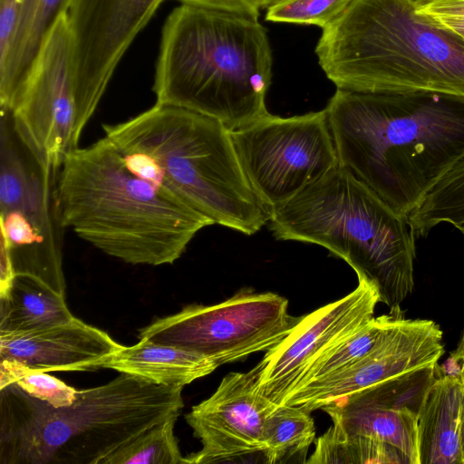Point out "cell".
<instances>
[{
	"label": "cell",
	"mask_w": 464,
	"mask_h": 464,
	"mask_svg": "<svg viewBox=\"0 0 464 464\" xmlns=\"http://www.w3.org/2000/svg\"><path fill=\"white\" fill-rule=\"evenodd\" d=\"M338 165L409 216L464 151V101L337 89L325 108Z\"/></svg>",
	"instance_id": "obj_1"
},
{
	"label": "cell",
	"mask_w": 464,
	"mask_h": 464,
	"mask_svg": "<svg viewBox=\"0 0 464 464\" xmlns=\"http://www.w3.org/2000/svg\"><path fill=\"white\" fill-rule=\"evenodd\" d=\"M63 227L131 265H170L213 222L126 165L103 137L64 159L58 177Z\"/></svg>",
	"instance_id": "obj_2"
},
{
	"label": "cell",
	"mask_w": 464,
	"mask_h": 464,
	"mask_svg": "<svg viewBox=\"0 0 464 464\" xmlns=\"http://www.w3.org/2000/svg\"><path fill=\"white\" fill-rule=\"evenodd\" d=\"M272 52L256 16L182 4L161 33L156 103L181 107L230 131L267 114Z\"/></svg>",
	"instance_id": "obj_3"
},
{
	"label": "cell",
	"mask_w": 464,
	"mask_h": 464,
	"mask_svg": "<svg viewBox=\"0 0 464 464\" xmlns=\"http://www.w3.org/2000/svg\"><path fill=\"white\" fill-rule=\"evenodd\" d=\"M129 169L218 224L246 235L270 219L252 188L230 130L219 121L158 104L130 120L103 124Z\"/></svg>",
	"instance_id": "obj_4"
},
{
	"label": "cell",
	"mask_w": 464,
	"mask_h": 464,
	"mask_svg": "<svg viewBox=\"0 0 464 464\" xmlns=\"http://www.w3.org/2000/svg\"><path fill=\"white\" fill-rule=\"evenodd\" d=\"M315 53L340 90L464 101V41L407 0H353Z\"/></svg>",
	"instance_id": "obj_5"
},
{
	"label": "cell",
	"mask_w": 464,
	"mask_h": 464,
	"mask_svg": "<svg viewBox=\"0 0 464 464\" xmlns=\"http://www.w3.org/2000/svg\"><path fill=\"white\" fill-rule=\"evenodd\" d=\"M183 387L121 373L55 408L6 386L0 389V463L103 464L144 430L179 415Z\"/></svg>",
	"instance_id": "obj_6"
},
{
	"label": "cell",
	"mask_w": 464,
	"mask_h": 464,
	"mask_svg": "<svg viewBox=\"0 0 464 464\" xmlns=\"http://www.w3.org/2000/svg\"><path fill=\"white\" fill-rule=\"evenodd\" d=\"M268 222L276 239L319 245L344 260L390 309L413 291L415 235L408 216L346 168L338 165L272 208Z\"/></svg>",
	"instance_id": "obj_7"
},
{
	"label": "cell",
	"mask_w": 464,
	"mask_h": 464,
	"mask_svg": "<svg viewBox=\"0 0 464 464\" xmlns=\"http://www.w3.org/2000/svg\"><path fill=\"white\" fill-rule=\"evenodd\" d=\"M59 171L24 140L12 113L1 110V238L16 274L35 276L65 295Z\"/></svg>",
	"instance_id": "obj_8"
},
{
	"label": "cell",
	"mask_w": 464,
	"mask_h": 464,
	"mask_svg": "<svg viewBox=\"0 0 464 464\" xmlns=\"http://www.w3.org/2000/svg\"><path fill=\"white\" fill-rule=\"evenodd\" d=\"M300 317L289 314L288 300L278 294L245 287L223 302L189 304L159 318L141 328L139 338L199 353L220 366L267 352Z\"/></svg>",
	"instance_id": "obj_9"
},
{
	"label": "cell",
	"mask_w": 464,
	"mask_h": 464,
	"mask_svg": "<svg viewBox=\"0 0 464 464\" xmlns=\"http://www.w3.org/2000/svg\"><path fill=\"white\" fill-rule=\"evenodd\" d=\"M230 134L252 188L270 208L338 166L325 109L287 118L267 113Z\"/></svg>",
	"instance_id": "obj_10"
},
{
	"label": "cell",
	"mask_w": 464,
	"mask_h": 464,
	"mask_svg": "<svg viewBox=\"0 0 464 464\" xmlns=\"http://www.w3.org/2000/svg\"><path fill=\"white\" fill-rule=\"evenodd\" d=\"M9 111L18 131L50 166L60 169L91 120L79 99L74 42L65 10L49 30Z\"/></svg>",
	"instance_id": "obj_11"
},
{
	"label": "cell",
	"mask_w": 464,
	"mask_h": 464,
	"mask_svg": "<svg viewBox=\"0 0 464 464\" xmlns=\"http://www.w3.org/2000/svg\"><path fill=\"white\" fill-rule=\"evenodd\" d=\"M378 303L377 289L358 280L356 288L345 296L301 316L290 333L250 370L258 392L278 405L321 357L374 316Z\"/></svg>",
	"instance_id": "obj_12"
},
{
	"label": "cell",
	"mask_w": 464,
	"mask_h": 464,
	"mask_svg": "<svg viewBox=\"0 0 464 464\" xmlns=\"http://www.w3.org/2000/svg\"><path fill=\"white\" fill-rule=\"evenodd\" d=\"M164 0H68L75 76L85 110L95 112L136 36Z\"/></svg>",
	"instance_id": "obj_13"
},
{
	"label": "cell",
	"mask_w": 464,
	"mask_h": 464,
	"mask_svg": "<svg viewBox=\"0 0 464 464\" xmlns=\"http://www.w3.org/2000/svg\"><path fill=\"white\" fill-rule=\"evenodd\" d=\"M274 407L258 392L251 371L225 375L214 393L185 416L202 447L183 457L182 464L252 462L257 455L264 462L265 423Z\"/></svg>",
	"instance_id": "obj_14"
},
{
	"label": "cell",
	"mask_w": 464,
	"mask_h": 464,
	"mask_svg": "<svg viewBox=\"0 0 464 464\" xmlns=\"http://www.w3.org/2000/svg\"><path fill=\"white\" fill-rule=\"evenodd\" d=\"M443 333L429 319L401 315L362 361L322 382L294 392L277 406L312 412L390 379L438 365L444 353Z\"/></svg>",
	"instance_id": "obj_15"
},
{
	"label": "cell",
	"mask_w": 464,
	"mask_h": 464,
	"mask_svg": "<svg viewBox=\"0 0 464 464\" xmlns=\"http://www.w3.org/2000/svg\"><path fill=\"white\" fill-rule=\"evenodd\" d=\"M121 346L106 332L75 316L44 329L0 333V359L18 361L47 372L100 368Z\"/></svg>",
	"instance_id": "obj_16"
},
{
	"label": "cell",
	"mask_w": 464,
	"mask_h": 464,
	"mask_svg": "<svg viewBox=\"0 0 464 464\" xmlns=\"http://www.w3.org/2000/svg\"><path fill=\"white\" fill-rule=\"evenodd\" d=\"M464 374L444 372L430 386L418 413L420 464H462L459 426Z\"/></svg>",
	"instance_id": "obj_17"
},
{
	"label": "cell",
	"mask_w": 464,
	"mask_h": 464,
	"mask_svg": "<svg viewBox=\"0 0 464 464\" xmlns=\"http://www.w3.org/2000/svg\"><path fill=\"white\" fill-rule=\"evenodd\" d=\"M218 367L199 353L147 339H140L131 346L122 345L100 366L166 386H185Z\"/></svg>",
	"instance_id": "obj_18"
},
{
	"label": "cell",
	"mask_w": 464,
	"mask_h": 464,
	"mask_svg": "<svg viewBox=\"0 0 464 464\" xmlns=\"http://www.w3.org/2000/svg\"><path fill=\"white\" fill-rule=\"evenodd\" d=\"M332 419V427L347 436L384 441L401 451L411 464H420L418 411L387 408L343 399L321 408Z\"/></svg>",
	"instance_id": "obj_19"
},
{
	"label": "cell",
	"mask_w": 464,
	"mask_h": 464,
	"mask_svg": "<svg viewBox=\"0 0 464 464\" xmlns=\"http://www.w3.org/2000/svg\"><path fill=\"white\" fill-rule=\"evenodd\" d=\"M73 317L65 295L30 275L16 274L8 294L0 298V333L44 329Z\"/></svg>",
	"instance_id": "obj_20"
},
{
	"label": "cell",
	"mask_w": 464,
	"mask_h": 464,
	"mask_svg": "<svg viewBox=\"0 0 464 464\" xmlns=\"http://www.w3.org/2000/svg\"><path fill=\"white\" fill-rule=\"evenodd\" d=\"M68 0H28L5 62L0 64V105L9 111L16 93Z\"/></svg>",
	"instance_id": "obj_21"
},
{
	"label": "cell",
	"mask_w": 464,
	"mask_h": 464,
	"mask_svg": "<svg viewBox=\"0 0 464 464\" xmlns=\"http://www.w3.org/2000/svg\"><path fill=\"white\" fill-rule=\"evenodd\" d=\"M408 218L415 237H426L441 223L464 236V151L441 172Z\"/></svg>",
	"instance_id": "obj_22"
},
{
	"label": "cell",
	"mask_w": 464,
	"mask_h": 464,
	"mask_svg": "<svg viewBox=\"0 0 464 464\" xmlns=\"http://www.w3.org/2000/svg\"><path fill=\"white\" fill-rule=\"evenodd\" d=\"M315 440V425L310 412L275 405L265 423L263 453L266 464L306 463Z\"/></svg>",
	"instance_id": "obj_23"
},
{
	"label": "cell",
	"mask_w": 464,
	"mask_h": 464,
	"mask_svg": "<svg viewBox=\"0 0 464 464\" xmlns=\"http://www.w3.org/2000/svg\"><path fill=\"white\" fill-rule=\"evenodd\" d=\"M401 315L403 313L400 307L390 309L388 314L373 316L358 331L337 343L321 357L291 393L322 382L362 361L380 343Z\"/></svg>",
	"instance_id": "obj_24"
},
{
	"label": "cell",
	"mask_w": 464,
	"mask_h": 464,
	"mask_svg": "<svg viewBox=\"0 0 464 464\" xmlns=\"http://www.w3.org/2000/svg\"><path fill=\"white\" fill-rule=\"evenodd\" d=\"M310 464H411L395 447L377 439L347 436L332 426L316 440Z\"/></svg>",
	"instance_id": "obj_25"
},
{
	"label": "cell",
	"mask_w": 464,
	"mask_h": 464,
	"mask_svg": "<svg viewBox=\"0 0 464 464\" xmlns=\"http://www.w3.org/2000/svg\"><path fill=\"white\" fill-rule=\"evenodd\" d=\"M179 415L144 430L105 459L103 464H182L183 456L174 433Z\"/></svg>",
	"instance_id": "obj_26"
},
{
	"label": "cell",
	"mask_w": 464,
	"mask_h": 464,
	"mask_svg": "<svg viewBox=\"0 0 464 464\" xmlns=\"http://www.w3.org/2000/svg\"><path fill=\"white\" fill-rule=\"evenodd\" d=\"M14 385L31 397L55 408L71 405L78 390L58 378L18 361L0 359V389Z\"/></svg>",
	"instance_id": "obj_27"
},
{
	"label": "cell",
	"mask_w": 464,
	"mask_h": 464,
	"mask_svg": "<svg viewBox=\"0 0 464 464\" xmlns=\"http://www.w3.org/2000/svg\"><path fill=\"white\" fill-rule=\"evenodd\" d=\"M353 0H275L266 20L275 23L314 24L323 29L334 22Z\"/></svg>",
	"instance_id": "obj_28"
},
{
	"label": "cell",
	"mask_w": 464,
	"mask_h": 464,
	"mask_svg": "<svg viewBox=\"0 0 464 464\" xmlns=\"http://www.w3.org/2000/svg\"><path fill=\"white\" fill-rule=\"evenodd\" d=\"M415 10L464 41V0H418Z\"/></svg>",
	"instance_id": "obj_29"
},
{
	"label": "cell",
	"mask_w": 464,
	"mask_h": 464,
	"mask_svg": "<svg viewBox=\"0 0 464 464\" xmlns=\"http://www.w3.org/2000/svg\"><path fill=\"white\" fill-rule=\"evenodd\" d=\"M28 0H0V64L9 54Z\"/></svg>",
	"instance_id": "obj_30"
},
{
	"label": "cell",
	"mask_w": 464,
	"mask_h": 464,
	"mask_svg": "<svg viewBox=\"0 0 464 464\" xmlns=\"http://www.w3.org/2000/svg\"><path fill=\"white\" fill-rule=\"evenodd\" d=\"M182 4L201 5L223 11L258 17L262 8L269 6L275 0H177Z\"/></svg>",
	"instance_id": "obj_31"
},
{
	"label": "cell",
	"mask_w": 464,
	"mask_h": 464,
	"mask_svg": "<svg viewBox=\"0 0 464 464\" xmlns=\"http://www.w3.org/2000/svg\"><path fill=\"white\" fill-rule=\"evenodd\" d=\"M15 276L9 247L6 242L1 238L0 298L8 294Z\"/></svg>",
	"instance_id": "obj_32"
},
{
	"label": "cell",
	"mask_w": 464,
	"mask_h": 464,
	"mask_svg": "<svg viewBox=\"0 0 464 464\" xmlns=\"http://www.w3.org/2000/svg\"><path fill=\"white\" fill-rule=\"evenodd\" d=\"M450 360L454 369L464 374V328L459 343L451 353Z\"/></svg>",
	"instance_id": "obj_33"
},
{
	"label": "cell",
	"mask_w": 464,
	"mask_h": 464,
	"mask_svg": "<svg viewBox=\"0 0 464 464\" xmlns=\"http://www.w3.org/2000/svg\"><path fill=\"white\" fill-rule=\"evenodd\" d=\"M459 443H460L462 464H464V384H463L461 411H460Z\"/></svg>",
	"instance_id": "obj_34"
},
{
	"label": "cell",
	"mask_w": 464,
	"mask_h": 464,
	"mask_svg": "<svg viewBox=\"0 0 464 464\" xmlns=\"http://www.w3.org/2000/svg\"><path fill=\"white\" fill-rule=\"evenodd\" d=\"M407 1L415 4L418 0H407Z\"/></svg>",
	"instance_id": "obj_35"
}]
</instances>
